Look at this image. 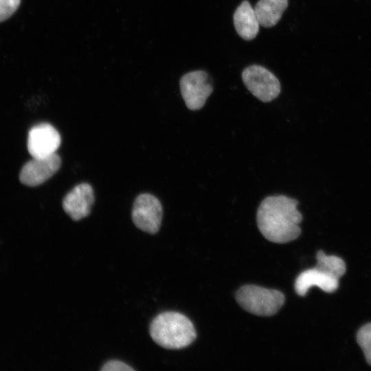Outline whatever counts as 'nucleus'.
Instances as JSON below:
<instances>
[{"label":"nucleus","mask_w":371,"mask_h":371,"mask_svg":"<svg viewBox=\"0 0 371 371\" xmlns=\"http://www.w3.org/2000/svg\"><path fill=\"white\" fill-rule=\"evenodd\" d=\"M102 371H133L128 364L118 360H111L105 363L100 369Z\"/></svg>","instance_id":"16"},{"label":"nucleus","mask_w":371,"mask_h":371,"mask_svg":"<svg viewBox=\"0 0 371 371\" xmlns=\"http://www.w3.org/2000/svg\"><path fill=\"white\" fill-rule=\"evenodd\" d=\"M233 21L236 32L244 40L250 41L257 36L260 23L254 8L248 1H243L236 8Z\"/></svg>","instance_id":"11"},{"label":"nucleus","mask_w":371,"mask_h":371,"mask_svg":"<svg viewBox=\"0 0 371 371\" xmlns=\"http://www.w3.org/2000/svg\"><path fill=\"white\" fill-rule=\"evenodd\" d=\"M60 166L61 159L56 153L45 157L33 158L23 166L20 181L31 187L41 185L52 177Z\"/></svg>","instance_id":"8"},{"label":"nucleus","mask_w":371,"mask_h":371,"mask_svg":"<svg viewBox=\"0 0 371 371\" xmlns=\"http://www.w3.org/2000/svg\"><path fill=\"white\" fill-rule=\"evenodd\" d=\"M179 85L185 104L192 111L202 109L213 91L208 74L203 70L192 71L184 74L180 79Z\"/></svg>","instance_id":"5"},{"label":"nucleus","mask_w":371,"mask_h":371,"mask_svg":"<svg viewBox=\"0 0 371 371\" xmlns=\"http://www.w3.org/2000/svg\"><path fill=\"white\" fill-rule=\"evenodd\" d=\"M298 201L285 195L269 196L260 203L256 214L258 227L268 240L286 243L301 234L299 224L302 215L297 210Z\"/></svg>","instance_id":"1"},{"label":"nucleus","mask_w":371,"mask_h":371,"mask_svg":"<svg viewBox=\"0 0 371 371\" xmlns=\"http://www.w3.org/2000/svg\"><path fill=\"white\" fill-rule=\"evenodd\" d=\"M316 286L327 293L334 292L339 286V279L328 276L317 268L302 272L295 281V291L304 296L308 289Z\"/></svg>","instance_id":"10"},{"label":"nucleus","mask_w":371,"mask_h":371,"mask_svg":"<svg viewBox=\"0 0 371 371\" xmlns=\"http://www.w3.org/2000/svg\"><path fill=\"white\" fill-rule=\"evenodd\" d=\"M357 341L366 361L371 366V323L363 326L357 332Z\"/></svg>","instance_id":"14"},{"label":"nucleus","mask_w":371,"mask_h":371,"mask_svg":"<svg viewBox=\"0 0 371 371\" xmlns=\"http://www.w3.org/2000/svg\"><path fill=\"white\" fill-rule=\"evenodd\" d=\"M60 142L58 131L50 124L41 123L30 130L27 150L33 158L45 157L56 153Z\"/></svg>","instance_id":"7"},{"label":"nucleus","mask_w":371,"mask_h":371,"mask_svg":"<svg viewBox=\"0 0 371 371\" xmlns=\"http://www.w3.org/2000/svg\"><path fill=\"white\" fill-rule=\"evenodd\" d=\"M236 300L240 307L251 314L272 316L282 308L285 297L276 289L247 284L237 291Z\"/></svg>","instance_id":"3"},{"label":"nucleus","mask_w":371,"mask_h":371,"mask_svg":"<svg viewBox=\"0 0 371 371\" xmlns=\"http://www.w3.org/2000/svg\"><path fill=\"white\" fill-rule=\"evenodd\" d=\"M162 216V205L153 195L144 193L135 199L132 210V220L142 231L156 234L159 230Z\"/></svg>","instance_id":"6"},{"label":"nucleus","mask_w":371,"mask_h":371,"mask_svg":"<svg viewBox=\"0 0 371 371\" xmlns=\"http://www.w3.org/2000/svg\"><path fill=\"white\" fill-rule=\"evenodd\" d=\"M242 80L247 89L258 100L269 102L280 93V83L276 76L265 67L252 65L242 72Z\"/></svg>","instance_id":"4"},{"label":"nucleus","mask_w":371,"mask_h":371,"mask_svg":"<svg viewBox=\"0 0 371 371\" xmlns=\"http://www.w3.org/2000/svg\"><path fill=\"white\" fill-rule=\"evenodd\" d=\"M150 335L160 346L173 350L188 346L196 337L192 322L186 315L173 311L156 316L150 325Z\"/></svg>","instance_id":"2"},{"label":"nucleus","mask_w":371,"mask_h":371,"mask_svg":"<svg viewBox=\"0 0 371 371\" xmlns=\"http://www.w3.org/2000/svg\"><path fill=\"white\" fill-rule=\"evenodd\" d=\"M315 268L330 276L339 279L344 275L346 268L344 261L335 256H327L322 250L317 253Z\"/></svg>","instance_id":"13"},{"label":"nucleus","mask_w":371,"mask_h":371,"mask_svg":"<svg viewBox=\"0 0 371 371\" xmlns=\"http://www.w3.org/2000/svg\"><path fill=\"white\" fill-rule=\"evenodd\" d=\"M94 202L92 187L87 183L75 186L63 201L64 211L74 221H79L87 216Z\"/></svg>","instance_id":"9"},{"label":"nucleus","mask_w":371,"mask_h":371,"mask_svg":"<svg viewBox=\"0 0 371 371\" xmlns=\"http://www.w3.org/2000/svg\"><path fill=\"white\" fill-rule=\"evenodd\" d=\"M288 0H259L254 8L260 25L271 27L280 20Z\"/></svg>","instance_id":"12"},{"label":"nucleus","mask_w":371,"mask_h":371,"mask_svg":"<svg viewBox=\"0 0 371 371\" xmlns=\"http://www.w3.org/2000/svg\"><path fill=\"white\" fill-rule=\"evenodd\" d=\"M21 0H0V22L10 17L17 10Z\"/></svg>","instance_id":"15"}]
</instances>
